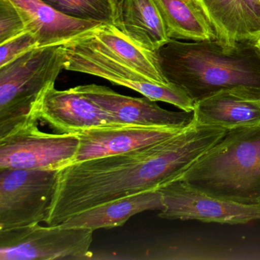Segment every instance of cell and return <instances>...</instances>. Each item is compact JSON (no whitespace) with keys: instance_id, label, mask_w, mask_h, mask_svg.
Returning a JSON list of instances; mask_svg holds the SVG:
<instances>
[{"instance_id":"obj_11","label":"cell","mask_w":260,"mask_h":260,"mask_svg":"<svg viewBox=\"0 0 260 260\" xmlns=\"http://www.w3.org/2000/svg\"><path fill=\"white\" fill-rule=\"evenodd\" d=\"M186 127L114 124L88 129L77 134L80 146L74 164L148 147L177 135Z\"/></svg>"},{"instance_id":"obj_6","label":"cell","mask_w":260,"mask_h":260,"mask_svg":"<svg viewBox=\"0 0 260 260\" xmlns=\"http://www.w3.org/2000/svg\"><path fill=\"white\" fill-rule=\"evenodd\" d=\"M57 173L0 169V231L45 223Z\"/></svg>"},{"instance_id":"obj_21","label":"cell","mask_w":260,"mask_h":260,"mask_svg":"<svg viewBox=\"0 0 260 260\" xmlns=\"http://www.w3.org/2000/svg\"><path fill=\"white\" fill-rule=\"evenodd\" d=\"M26 31L22 16L11 0H0V45Z\"/></svg>"},{"instance_id":"obj_9","label":"cell","mask_w":260,"mask_h":260,"mask_svg":"<svg viewBox=\"0 0 260 260\" xmlns=\"http://www.w3.org/2000/svg\"><path fill=\"white\" fill-rule=\"evenodd\" d=\"M164 208L159 217L167 220H199L220 224L260 221L259 205H245L209 196L182 180L159 188Z\"/></svg>"},{"instance_id":"obj_4","label":"cell","mask_w":260,"mask_h":260,"mask_svg":"<svg viewBox=\"0 0 260 260\" xmlns=\"http://www.w3.org/2000/svg\"><path fill=\"white\" fill-rule=\"evenodd\" d=\"M63 45L39 48L0 68V138L31 121L45 91L64 70Z\"/></svg>"},{"instance_id":"obj_19","label":"cell","mask_w":260,"mask_h":260,"mask_svg":"<svg viewBox=\"0 0 260 260\" xmlns=\"http://www.w3.org/2000/svg\"><path fill=\"white\" fill-rule=\"evenodd\" d=\"M200 1L217 30L219 40L228 44L252 41L240 0Z\"/></svg>"},{"instance_id":"obj_12","label":"cell","mask_w":260,"mask_h":260,"mask_svg":"<svg viewBox=\"0 0 260 260\" xmlns=\"http://www.w3.org/2000/svg\"><path fill=\"white\" fill-rule=\"evenodd\" d=\"M78 88L121 124L185 127L194 120L193 112L167 110L147 97L126 96L106 86L95 84L78 86Z\"/></svg>"},{"instance_id":"obj_16","label":"cell","mask_w":260,"mask_h":260,"mask_svg":"<svg viewBox=\"0 0 260 260\" xmlns=\"http://www.w3.org/2000/svg\"><path fill=\"white\" fill-rule=\"evenodd\" d=\"M164 200L159 190L145 191L115 199L78 213L60 223L65 228H86L92 231L124 225L132 216L146 211H160Z\"/></svg>"},{"instance_id":"obj_1","label":"cell","mask_w":260,"mask_h":260,"mask_svg":"<svg viewBox=\"0 0 260 260\" xmlns=\"http://www.w3.org/2000/svg\"><path fill=\"white\" fill-rule=\"evenodd\" d=\"M193 120L177 135L127 153L71 164L58 170L45 223L58 225L106 202L159 190L176 180L226 133Z\"/></svg>"},{"instance_id":"obj_8","label":"cell","mask_w":260,"mask_h":260,"mask_svg":"<svg viewBox=\"0 0 260 260\" xmlns=\"http://www.w3.org/2000/svg\"><path fill=\"white\" fill-rule=\"evenodd\" d=\"M79 146L75 134L46 133L31 121L0 138V169L60 170L74 164Z\"/></svg>"},{"instance_id":"obj_7","label":"cell","mask_w":260,"mask_h":260,"mask_svg":"<svg viewBox=\"0 0 260 260\" xmlns=\"http://www.w3.org/2000/svg\"><path fill=\"white\" fill-rule=\"evenodd\" d=\"M63 46L66 54V71L100 77L112 84L136 91L153 101L169 103L185 112H194V101L176 85L153 83L138 71L89 48L76 39Z\"/></svg>"},{"instance_id":"obj_15","label":"cell","mask_w":260,"mask_h":260,"mask_svg":"<svg viewBox=\"0 0 260 260\" xmlns=\"http://www.w3.org/2000/svg\"><path fill=\"white\" fill-rule=\"evenodd\" d=\"M19 10L26 31L37 39L39 48L63 45L101 25L94 21L70 17L42 0H11Z\"/></svg>"},{"instance_id":"obj_2","label":"cell","mask_w":260,"mask_h":260,"mask_svg":"<svg viewBox=\"0 0 260 260\" xmlns=\"http://www.w3.org/2000/svg\"><path fill=\"white\" fill-rule=\"evenodd\" d=\"M157 56L167 81L183 89L194 103L226 89L248 91L260 96L257 42L170 39L158 50Z\"/></svg>"},{"instance_id":"obj_3","label":"cell","mask_w":260,"mask_h":260,"mask_svg":"<svg viewBox=\"0 0 260 260\" xmlns=\"http://www.w3.org/2000/svg\"><path fill=\"white\" fill-rule=\"evenodd\" d=\"M176 180L219 199L259 205L260 125L228 130Z\"/></svg>"},{"instance_id":"obj_20","label":"cell","mask_w":260,"mask_h":260,"mask_svg":"<svg viewBox=\"0 0 260 260\" xmlns=\"http://www.w3.org/2000/svg\"><path fill=\"white\" fill-rule=\"evenodd\" d=\"M70 17L116 25L117 15L112 0H42Z\"/></svg>"},{"instance_id":"obj_17","label":"cell","mask_w":260,"mask_h":260,"mask_svg":"<svg viewBox=\"0 0 260 260\" xmlns=\"http://www.w3.org/2000/svg\"><path fill=\"white\" fill-rule=\"evenodd\" d=\"M170 39L219 40L217 30L200 0H153Z\"/></svg>"},{"instance_id":"obj_25","label":"cell","mask_w":260,"mask_h":260,"mask_svg":"<svg viewBox=\"0 0 260 260\" xmlns=\"http://www.w3.org/2000/svg\"><path fill=\"white\" fill-rule=\"evenodd\" d=\"M259 204H260V198H259Z\"/></svg>"},{"instance_id":"obj_23","label":"cell","mask_w":260,"mask_h":260,"mask_svg":"<svg viewBox=\"0 0 260 260\" xmlns=\"http://www.w3.org/2000/svg\"><path fill=\"white\" fill-rule=\"evenodd\" d=\"M252 41L260 38V0H240Z\"/></svg>"},{"instance_id":"obj_14","label":"cell","mask_w":260,"mask_h":260,"mask_svg":"<svg viewBox=\"0 0 260 260\" xmlns=\"http://www.w3.org/2000/svg\"><path fill=\"white\" fill-rule=\"evenodd\" d=\"M194 118L202 125L226 130L260 125V96L240 89L222 90L194 103Z\"/></svg>"},{"instance_id":"obj_13","label":"cell","mask_w":260,"mask_h":260,"mask_svg":"<svg viewBox=\"0 0 260 260\" xmlns=\"http://www.w3.org/2000/svg\"><path fill=\"white\" fill-rule=\"evenodd\" d=\"M75 39L138 71L153 83H170L161 71L157 52L135 43L113 24H101Z\"/></svg>"},{"instance_id":"obj_5","label":"cell","mask_w":260,"mask_h":260,"mask_svg":"<svg viewBox=\"0 0 260 260\" xmlns=\"http://www.w3.org/2000/svg\"><path fill=\"white\" fill-rule=\"evenodd\" d=\"M93 231L61 225L0 231V259L52 260L91 258Z\"/></svg>"},{"instance_id":"obj_22","label":"cell","mask_w":260,"mask_h":260,"mask_svg":"<svg viewBox=\"0 0 260 260\" xmlns=\"http://www.w3.org/2000/svg\"><path fill=\"white\" fill-rule=\"evenodd\" d=\"M39 42L26 31L0 45V68L14 61L28 51L39 48Z\"/></svg>"},{"instance_id":"obj_24","label":"cell","mask_w":260,"mask_h":260,"mask_svg":"<svg viewBox=\"0 0 260 260\" xmlns=\"http://www.w3.org/2000/svg\"><path fill=\"white\" fill-rule=\"evenodd\" d=\"M115 5V10H116L117 15V23L118 24V21H119L120 16H121V9H122L123 3L124 0H112Z\"/></svg>"},{"instance_id":"obj_10","label":"cell","mask_w":260,"mask_h":260,"mask_svg":"<svg viewBox=\"0 0 260 260\" xmlns=\"http://www.w3.org/2000/svg\"><path fill=\"white\" fill-rule=\"evenodd\" d=\"M39 120L63 134H77L93 127L121 124L110 114L89 100L78 86L58 90L50 86L36 109Z\"/></svg>"},{"instance_id":"obj_18","label":"cell","mask_w":260,"mask_h":260,"mask_svg":"<svg viewBox=\"0 0 260 260\" xmlns=\"http://www.w3.org/2000/svg\"><path fill=\"white\" fill-rule=\"evenodd\" d=\"M116 26L135 43L154 52L170 40L153 0H124Z\"/></svg>"}]
</instances>
